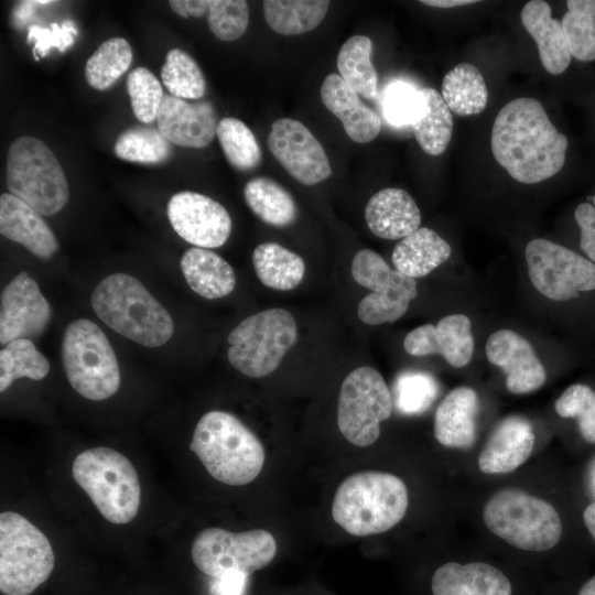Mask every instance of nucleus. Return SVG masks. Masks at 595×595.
Wrapping results in <instances>:
<instances>
[{
	"instance_id": "nucleus-27",
	"label": "nucleus",
	"mask_w": 595,
	"mask_h": 595,
	"mask_svg": "<svg viewBox=\"0 0 595 595\" xmlns=\"http://www.w3.org/2000/svg\"><path fill=\"white\" fill-rule=\"evenodd\" d=\"M180 266L188 286L204 299L227 296L236 286L232 267L209 249L198 247L187 249L181 258Z\"/></svg>"
},
{
	"instance_id": "nucleus-25",
	"label": "nucleus",
	"mask_w": 595,
	"mask_h": 595,
	"mask_svg": "<svg viewBox=\"0 0 595 595\" xmlns=\"http://www.w3.org/2000/svg\"><path fill=\"white\" fill-rule=\"evenodd\" d=\"M477 392L469 387L450 391L434 416V436L446 447L467 450L476 441Z\"/></svg>"
},
{
	"instance_id": "nucleus-21",
	"label": "nucleus",
	"mask_w": 595,
	"mask_h": 595,
	"mask_svg": "<svg viewBox=\"0 0 595 595\" xmlns=\"http://www.w3.org/2000/svg\"><path fill=\"white\" fill-rule=\"evenodd\" d=\"M534 441L530 421L520 415H509L488 436L478 455V467L490 475L510 473L530 457Z\"/></svg>"
},
{
	"instance_id": "nucleus-2",
	"label": "nucleus",
	"mask_w": 595,
	"mask_h": 595,
	"mask_svg": "<svg viewBox=\"0 0 595 595\" xmlns=\"http://www.w3.org/2000/svg\"><path fill=\"white\" fill-rule=\"evenodd\" d=\"M409 493L394 474L365 470L346 477L337 487L333 520L347 533L366 537L390 530L404 517Z\"/></svg>"
},
{
	"instance_id": "nucleus-44",
	"label": "nucleus",
	"mask_w": 595,
	"mask_h": 595,
	"mask_svg": "<svg viewBox=\"0 0 595 595\" xmlns=\"http://www.w3.org/2000/svg\"><path fill=\"white\" fill-rule=\"evenodd\" d=\"M555 412L562 418L576 419L583 439L595 444V391L582 383H575L564 390L554 404Z\"/></svg>"
},
{
	"instance_id": "nucleus-15",
	"label": "nucleus",
	"mask_w": 595,
	"mask_h": 595,
	"mask_svg": "<svg viewBox=\"0 0 595 595\" xmlns=\"http://www.w3.org/2000/svg\"><path fill=\"white\" fill-rule=\"evenodd\" d=\"M166 213L175 232L198 248H218L231 234L232 221L227 209L201 193L183 191L174 194Z\"/></svg>"
},
{
	"instance_id": "nucleus-38",
	"label": "nucleus",
	"mask_w": 595,
	"mask_h": 595,
	"mask_svg": "<svg viewBox=\"0 0 595 595\" xmlns=\"http://www.w3.org/2000/svg\"><path fill=\"white\" fill-rule=\"evenodd\" d=\"M113 151L125 161L161 164L171 158L173 149L158 128L133 127L118 136Z\"/></svg>"
},
{
	"instance_id": "nucleus-43",
	"label": "nucleus",
	"mask_w": 595,
	"mask_h": 595,
	"mask_svg": "<svg viewBox=\"0 0 595 595\" xmlns=\"http://www.w3.org/2000/svg\"><path fill=\"white\" fill-rule=\"evenodd\" d=\"M127 90L134 117L143 123L156 120L165 94L154 74L142 66L133 68L128 74Z\"/></svg>"
},
{
	"instance_id": "nucleus-24",
	"label": "nucleus",
	"mask_w": 595,
	"mask_h": 595,
	"mask_svg": "<svg viewBox=\"0 0 595 595\" xmlns=\"http://www.w3.org/2000/svg\"><path fill=\"white\" fill-rule=\"evenodd\" d=\"M324 106L343 123L346 134L357 143H368L380 132L381 119L365 105L337 74H329L321 86Z\"/></svg>"
},
{
	"instance_id": "nucleus-50",
	"label": "nucleus",
	"mask_w": 595,
	"mask_h": 595,
	"mask_svg": "<svg viewBox=\"0 0 595 595\" xmlns=\"http://www.w3.org/2000/svg\"><path fill=\"white\" fill-rule=\"evenodd\" d=\"M190 17L201 18L208 13L209 0H184Z\"/></svg>"
},
{
	"instance_id": "nucleus-45",
	"label": "nucleus",
	"mask_w": 595,
	"mask_h": 595,
	"mask_svg": "<svg viewBox=\"0 0 595 595\" xmlns=\"http://www.w3.org/2000/svg\"><path fill=\"white\" fill-rule=\"evenodd\" d=\"M207 22L218 40L235 41L248 28V3L244 0H209Z\"/></svg>"
},
{
	"instance_id": "nucleus-29",
	"label": "nucleus",
	"mask_w": 595,
	"mask_h": 595,
	"mask_svg": "<svg viewBox=\"0 0 595 595\" xmlns=\"http://www.w3.org/2000/svg\"><path fill=\"white\" fill-rule=\"evenodd\" d=\"M422 111L411 126L420 148L429 155H441L447 149L453 134V116L434 88L420 89Z\"/></svg>"
},
{
	"instance_id": "nucleus-36",
	"label": "nucleus",
	"mask_w": 595,
	"mask_h": 595,
	"mask_svg": "<svg viewBox=\"0 0 595 595\" xmlns=\"http://www.w3.org/2000/svg\"><path fill=\"white\" fill-rule=\"evenodd\" d=\"M132 48L123 37H110L102 42L85 65V78L97 90L110 88L129 68Z\"/></svg>"
},
{
	"instance_id": "nucleus-14",
	"label": "nucleus",
	"mask_w": 595,
	"mask_h": 595,
	"mask_svg": "<svg viewBox=\"0 0 595 595\" xmlns=\"http://www.w3.org/2000/svg\"><path fill=\"white\" fill-rule=\"evenodd\" d=\"M268 147L283 169L301 184L314 185L332 174L323 145L299 120H275L268 136Z\"/></svg>"
},
{
	"instance_id": "nucleus-41",
	"label": "nucleus",
	"mask_w": 595,
	"mask_h": 595,
	"mask_svg": "<svg viewBox=\"0 0 595 595\" xmlns=\"http://www.w3.org/2000/svg\"><path fill=\"white\" fill-rule=\"evenodd\" d=\"M561 21L571 55L595 61V0H569Z\"/></svg>"
},
{
	"instance_id": "nucleus-42",
	"label": "nucleus",
	"mask_w": 595,
	"mask_h": 595,
	"mask_svg": "<svg viewBox=\"0 0 595 595\" xmlns=\"http://www.w3.org/2000/svg\"><path fill=\"white\" fill-rule=\"evenodd\" d=\"M440 392L437 380L429 372L407 370L401 372L393 385V405L405 415L425 412Z\"/></svg>"
},
{
	"instance_id": "nucleus-11",
	"label": "nucleus",
	"mask_w": 595,
	"mask_h": 595,
	"mask_svg": "<svg viewBox=\"0 0 595 595\" xmlns=\"http://www.w3.org/2000/svg\"><path fill=\"white\" fill-rule=\"evenodd\" d=\"M393 399L383 377L375 368L361 366L342 382L337 402V426L357 447L372 445L380 436V423L392 413Z\"/></svg>"
},
{
	"instance_id": "nucleus-5",
	"label": "nucleus",
	"mask_w": 595,
	"mask_h": 595,
	"mask_svg": "<svg viewBox=\"0 0 595 595\" xmlns=\"http://www.w3.org/2000/svg\"><path fill=\"white\" fill-rule=\"evenodd\" d=\"M72 472L106 520L125 524L136 518L141 487L134 466L125 455L104 446L88 448L75 457Z\"/></svg>"
},
{
	"instance_id": "nucleus-52",
	"label": "nucleus",
	"mask_w": 595,
	"mask_h": 595,
	"mask_svg": "<svg viewBox=\"0 0 595 595\" xmlns=\"http://www.w3.org/2000/svg\"><path fill=\"white\" fill-rule=\"evenodd\" d=\"M583 520H584V523H585L588 532L591 533V536L595 540V501L589 504L585 508V510L583 512Z\"/></svg>"
},
{
	"instance_id": "nucleus-48",
	"label": "nucleus",
	"mask_w": 595,
	"mask_h": 595,
	"mask_svg": "<svg viewBox=\"0 0 595 595\" xmlns=\"http://www.w3.org/2000/svg\"><path fill=\"white\" fill-rule=\"evenodd\" d=\"M589 203L580 204L574 217L581 229V248L592 261H595V195Z\"/></svg>"
},
{
	"instance_id": "nucleus-23",
	"label": "nucleus",
	"mask_w": 595,
	"mask_h": 595,
	"mask_svg": "<svg viewBox=\"0 0 595 595\" xmlns=\"http://www.w3.org/2000/svg\"><path fill=\"white\" fill-rule=\"evenodd\" d=\"M370 231L379 238L402 239L421 225V213L412 196L401 188H383L375 193L365 207Z\"/></svg>"
},
{
	"instance_id": "nucleus-28",
	"label": "nucleus",
	"mask_w": 595,
	"mask_h": 595,
	"mask_svg": "<svg viewBox=\"0 0 595 595\" xmlns=\"http://www.w3.org/2000/svg\"><path fill=\"white\" fill-rule=\"evenodd\" d=\"M451 253V246L437 232L420 227L394 246L391 259L397 271L415 279L440 267Z\"/></svg>"
},
{
	"instance_id": "nucleus-47",
	"label": "nucleus",
	"mask_w": 595,
	"mask_h": 595,
	"mask_svg": "<svg viewBox=\"0 0 595 595\" xmlns=\"http://www.w3.org/2000/svg\"><path fill=\"white\" fill-rule=\"evenodd\" d=\"M394 273L396 270H392L385 259L371 249L359 250L351 262L354 280L372 292L387 289L391 284Z\"/></svg>"
},
{
	"instance_id": "nucleus-3",
	"label": "nucleus",
	"mask_w": 595,
	"mask_h": 595,
	"mask_svg": "<svg viewBox=\"0 0 595 595\" xmlns=\"http://www.w3.org/2000/svg\"><path fill=\"white\" fill-rule=\"evenodd\" d=\"M190 448L213 478L230 486L251 483L266 459L256 434L225 411H209L198 420Z\"/></svg>"
},
{
	"instance_id": "nucleus-4",
	"label": "nucleus",
	"mask_w": 595,
	"mask_h": 595,
	"mask_svg": "<svg viewBox=\"0 0 595 595\" xmlns=\"http://www.w3.org/2000/svg\"><path fill=\"white\" fill-rule=\"evenodd\" d=\"M96 315L123 337L147 347H159L173 335L169 312L136 278L112 273L91 294Z\"/></svg>"
},
{
	"instance_id": "nucleus-12",
	"label": "nucleus",
	"mask_w": 595,
	"mask_h": 595,
	"mask_svg": "<svg viewBox=\"0 0 595 595\" xmlns=\"http://www.w3.org/2000/svg\"><path fill=\"white\" fill-rule=\"evenodd\" d=\"M277 550L274 537L263 529L230 532L207 528L195 537L191 556L196 567L213 578L230 573L248 576L270 564Z\"/></svg>"
},
{
	"instance_id": "nucleus-39",
	"label": "nucleus",
	"mask_w": 595,
	"mask_h": 595,
	"mask_svg": "<svg viewBox=\"0 0 595 595\" xmlns=\"http://www.w3.org/2000/svg\"><path fill=\"white\" fill-rule=\"evenodd\" d=\"M216 136L226 160L234 169L249 172L260 165L261 149L250 128L241 120L232 117L220 119Z\"/></svg>"
},
{
	"instance_id": "nucleus-19",
	"label": "nucleus",
	"mask_w": 595,
	"mask_h": 595,
	"mask_svg": "<svg viewBox=\"0 0 595 595\" xmlns=\"http://www.w3.org/2000/svg\"><path fill=\"white\" fill-rule=\"evenodd\" d=\"M156 123L171 143L193 149L207 147L214 140L218 125L210 101L188 102L170 94L164 95Z\"/></svg>"
},
{
	"instance_id": "nucleus-18",
	"label": "nucleus",
	"mask_w": 595,
	"mask_h": 595,
	"mask_svg": "<svg viewBox=\"0 0 595 595\" xmlns=\"http://www.w3.org/2000/svg\"><path fill=\"white\" fill-rule=\"evenodd\" d=\"M403 348L416 357L440 354L452 367H464L474 354L470 320L464 314H452L436 325L418 326L404 337Z\"/></svg>"
},
{
	"instance_id": "nucleus-35",
	"label": "nucleus",
	"mask_w": 595,
	"mask_h": 595,
	"mask_svg": "<svg viewBox=\"0 0 595 595\" xmlns=\"http://www.w3.org/2000/svg\"><path fill=\"white\" fill-rule=\"evenodd\" d=\"M327 0H264L268 25L282 35H299L314 30L325 18Z\"/></svg>"
},
{
	"instance_id": "nucleus-34",
	"label": "nucleus",
	"mask_w": 595,
	"mask_h": 595,
	"mask_svg": "<svg viewBox=\"0 0 595 595\" xmlns=\"http://www.w3.org/2000/svg\"><path fill=\"white\" fill-rule=\"evenodd\" d=\"M372 43L368 36L354 35L339 48L337 68L342 79L359 96L378 99V74L371 62Z\"/></svg>"
},
{
	"instance_id": "nucleus-9",
	"label": "nucleus",
	"mask_w": 595,
	"mask_h": 595,
	"mask_svg": "<svg viewBox=\"0 0 595 595\" xmlns=\"http://www.w3.org/2000/svg\"><path fill=\"white\" fill-rule=\"evenodd\" d=\"M55 555L46 536L14 511L0 515V591L30 595L51 575Z\"/></svg>"
},
{
	"instance_id": "nucleus-37",
	"label": "nucleus",
	"mask_w": 595,
	"mask_h": 595,
	"mask_svg": "<svg viewBox=\"0 0 595 595\" xmlns=\"http://www.w3.org/2000/svg\"><path fill=\"white\" fill-rule=\"evenodd\" d=\"M50 372V363L28 338L10 342L0 350V391L4 392L14 380H41Z\"/></svg>"
},
{
	"instance_id": "nucleus-32",
	"label": "nucleus",
	"mask_w": 595,
	"mask_h": 595,
	"mask_svg": "<svg viewBox=\"0 0 595 595\" xmlns=\"http://www.w3.org/2000/svg\"><path fill=\"white\" fill-rule=\"evenodd\" d=\"M244 197L251 212L268 225L285 227L298 217L292 195L272 178H251L244 187Z\"/></svg>"
},
{
	"instance_id": "nucleus-26",
	"label": "nucleus",
	"mask_w": 595,
	"mask_h": 595,
	"mask_svg": "<svg viewBox=\"0 0 595 595\" xmlns=\"http://www.w3.org/2000/svg\"><path fill=\"white\" fill-rule=\"evenodd\" d=\"M520 19L537 43L544 69L552 75L565 72L572 55L562 23L552 18L550 4L543 0H531L523 6Z\"/></svg>"
},
{
	"instance_id": "nucleus-22",
	"label": "nucleus",
	"mask_w": 595,
	"mask_h": 595,
	"mask_svg": "<svg viewBox=\"0 0 595 595\" xmlns=\"http://www.w3.org/2000/svg\"><path fill=\"white\" fill-rule=\"evenodd\" d=\"M0 234L48 260L58 251V241L42 215L11 193L0 196Z\"/></svg>"
},
{
	"instance_id": "nucleus-16",
	"label": "nucleus",
	"mask_w": 595,
	"mask_h": 595,
	"mask_svg": "<svg viewBox=\"0 0 595 595\" xmlns=\"http://www.w3.org/2000/svg\"><path fill=\"white\" fill-rule=\"evenodd\" d=\"M52 310L34 279L21 271L2 290L0 298V344L41 335Z\"/></svg>"
},
{
	"instance_id": "nucleus-10",
	"label": "nucleus",
	"mask_w": 595,
	"mask_h": 595,
	"mask_svg": "<svg viewBox=\"0 0 595 595\" xmlns=\"http://www.w3.org/2000/svg\"><path fill=\"white\" fill-rule=\"evenodd\" d=\"M298 339L293 315L268 309L241 321L228 335L227 357L232 367L250 378L272 374Z\"/></svg>"
},
{
	"instance_id": "nucleus-20",
	"label": "nucleus",
	"mask_w": 595,
	"mask_h": 595,
	"mask_svg": "<svg viewBox=\"0 0 595 595\" xmlns=\"http://www.w3.org/2000/svg\"><path fill=\"white\" fill-rule=\"evenodd\" d=\"M512 578L487 562H446L430 580L431 595H517Z\"/></svg>"
},
{
	"instance_id": "nucleus-7",
	"label": "nucleus",
	"mask_w": 595,
	"mask_h": 595,
	"mask_svg": "<svg viewBox=\"0 0 595 595\" xmlns=\"http://www.w3.org/2000/svg\"><path fill=\"white\" fill-rule=\"evenodd\" d=\"M6 182L11 194L44 216L57 214L68 202L62 165L48 145L33 136L19 137L10 144Z\"/></svg>"
},
{
	"instance_id": "nucleus-49",
	"label": "nucleus",
	"mask_w": 595,
	"mask_h": 595,
	"mask_svg": "<svg viewBox=\"0 0 595 595\" xmlns=\"http://www.w3.org/2000/svg\"><path fill=\"white\" fill-rule=\"evenodd\" d=\"M247 575L242 573H230L218 578H214L212 584L213 595H242L245 591Z\"/></svg>"
},
{
	"instance_id": "nucleus-54",
	"label": "nucleus",
	"mask_w": 595,
	"mask_h": 595,
	"mask_svg": "<svg viewBox=\"0 0 595 595\" xmlns=\"http://www.w3.org/2000/svg\"><path fill=\"white\" fill-rule=\"evenodd\" d=\"M170 8L180 17L187 19L190 17L184 0H170Z\"/></svg>"
},
{
	"instance_id": "nucleus-40",
	"label": "nucleus",
	"mask_w": 595,
	"mask_h": 595,
	"mask_svg": "<svg viewBox=\"0 0 595 595\" xmlns=\"http://www.w3.org/2000/svg\"><path fill=\"white\" fill-rule=\"evenodd\" d=\"M161 78L170 95L181 99L199 100L206 93V79L195 60L181 48L165 56Z\"/></svg>"
},
{
	"instance_id": "nucleus-8",
	"label": "nucleus",
	"mask_w": 595,
	"mask_h": 595,
	"mask_svg": "<svg viewBox=\"0 0 595 595\" xmlns=\"http://www.w3.org/2000/svg\"><path fill=\"white\" fill-rule=\"evenodd\" d=\"M62 360L68 382L84 398L101 401L119 389L120 370L116 354L96 323L78 318L67 325Z\"/></svg>"
},
{
	"instance_id": "nucleus-6",
	"label": "nucleus",
	"mask_w": 595,
	"mask_h": 595,
	"mask_svg": "<svg viewBox=\"0 0 595 595\" xmlns=\"http://www.w3.org/2000/svg\"><path fill=\"white\" fill-rule=\"evenodd\" d=\"M483 519L494 534L523 551H548L562 537L556 509L518 488H505L491 495L484 506Z\"/></svg>"
},
{
	"instance_id": "nucleus-33",
	"label": "nucleus",
	"mask_w": 595,
	"mask_h": 595,
	"mask_svg": "<svg viewBox=\"0 0 595 595\" xmlns=\"http://www.w3.org/2000/svg\"><path fill=\"white\" fill-rule=\"evenodd\" d=\"M418 295L413 278L396 270L391 284L379 292H371L358 304L357 315L368 325L393 323L404 315L410 302Z\"/></svg>"
},
{
	"instance_id": "nucleus-1",
	"label": "nucleus",
	"mask_w": 595,
	"mask_h": 595,
	"mask_svg": "<svg viewBox=\"0 0 595 595\" xmlns=\"http://www.w3.org/2000/svg\"><path fill=\"white\" fill-rule=\"evenodd\" d=\"M490 142L495 160L523 184L554 176L565 162L567 139L533 98L513 99L498 111Z\"/></svg>"
},
{
	"instance_id": "nucleus-30",
	"label": "nucleus",
	"mask_w": 595,
	"mask_h": 595,
	"mask_svg": "<svg viewBox=\"0 0 595 595\" xmlns=\"http://www.w3.org/2000/svg\"><path fill=\"white\" fill-rule=\"evenodd\" d=\"M252 264L260 282L279 291L296 288L305 273L303 259L277 242L258 245L252 252Z\"/></svg>"
},
{
	"instance_id": "nucleus-53",
	"label": "nucleus",
	"mask_w": 595,
	"mask_h": 595,
	"mask_svg": "<svg viewBox=\"0 0 595 595\" xmlns=\"http://www.w3.org/2000/svg\"><path fill=\"white\" fill-rule=\"evenodd\" d=\"M574 595H595V575L583 582L576 588Z\"/></svg>"
},
{
	"instance_id": "nucleus-31",
	"label": "nucleus",
	"mask_w": 595,
	"mask_h": 595,
	"mask_svg": "<svg viewBox=\"0 0 595 595\" xmlns=\"http://www.w3.org/2000/svg\"><path fill=\"white\" fill-rule=\"evenodd\" d=\"M441 96L451 111L472 116L486 108L488 90L479 69L473 64L461 63L444 76Z\"/></svg>"
},
{
	"instance_id": "nucleus-13",
	"label": "nucleus",
	"mask_w": 595,
	"mask_h": 595,
	"mask_svg": "<svg viewBox=\"0 0 595 595\" xmlns=\"http://www.w3.org/2000/svg\"><path fill=\"white\" fill-rule=\"evenodd\" d=\"M524 256L531 283L548 299L567 301L595 290V263L564 246L538 238Z\"/></svg>"
},
{
	"instance_id": "nucleus-46",
	"label": "nucleus",
	"mask_w": 595,
	"mask_h": 595,
	"mask_svg": "<svg viewBox=\"0 0 595 595\" xmlns=\"http://www.w3.org/2000/svg\"><path fill=\"white\" fill-rule=\"evenodd\" d=\"M383 113L393 126H412L422 111V96L414 86L396 82L391 83L383 94Z\"/></svg>"
},
{
	"instance_id": "nucleus-55",
	"label": "nucleus",
	"mask_w": 595,
	"mask_h": 595,
	"mask_svg": "<svg viewBox=\"0 0 595 595\" xmlns=\"http://www.w3.org/2000/svg\"><path fill=\"white\" fill-rule=\"evenodd\" d=\"M591 485H592L593 491L595 493V465L593 466V469L591 472Z\"/></svg>"
},
{
	"instance_id": "nucleus-17",
	"label": "nucleus",
	"mask_w": 595,
	"mask_h": 595,
	"mask_svg": "<svg viewBox=\"0 0 595 595\" xmlns=\"http://www.w3.org/2000/svg\"><path fill=\"white\" fill-rule=\"evenodd\" d=\"M486 357L506 374V387L513 394L530 393L547 380L545 369L531 344L510 329L493 333L486 342Z\"/></svg>"
},
{
	"instance_id": "nucleus-51",
	"label": "nucleus",
	"mask_w": 595,
	"mask_h": 595,
	"mask_svg": "<svg viewBox=\"0 0 595 595\" xmlns=\"http://www.w3.org/2000/svg\"><path fill=\"white\" fill-rule=\"evenodd\" d=\"M423 4L435 8H454L476 3L474 0H422Z\"/></svg>"
}]
</instances>
